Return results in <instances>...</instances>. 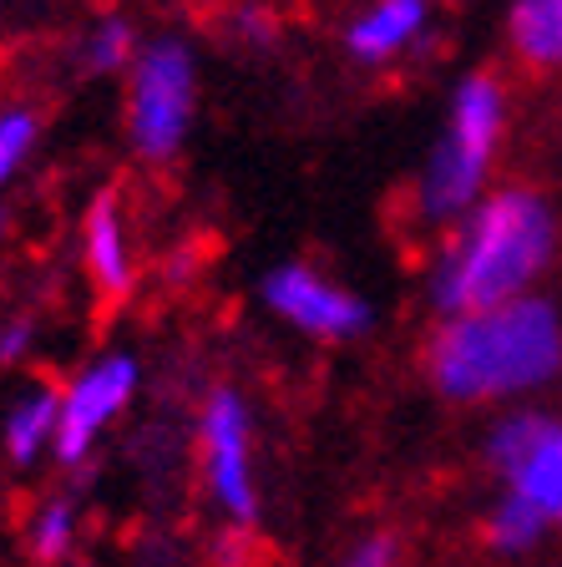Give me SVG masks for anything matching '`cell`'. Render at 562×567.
Here are the masks:
<instances>
[{
    "instance_id": "1",
    "label": "cell",
    "mask_w": 562,
    "mask_h": 567,
    "mask_svg": "<svg viewBox=\"0 0 562 567\" xmlns=\"http://www.w3.org/2000/svg\"><path fill=\"white\" fill-rule=\"evenodd\" d=\"M562 254V224L548 193L502 183L451 228L426 279V299L441 319L497 309L538 295Z\"/></svg>"
},
{
    "instance_id": "2",
    "label": "cell",
    "mask_w": 562,
    "mask_h": 567,
    "mask_svg": "<svg viewBox=\"0 0 562 567\" xmlns=\"http://www.w3.org/2000/svg\"><path fill=\"white\" fill-rule=\"evenodd\" d=\"M558 375L562 315L542 295L441 319L426 340V380L451 405L528 401Z\"/></svg>"
},
{
    "instance_id": "3",
    "label": "cell",
    "mask_w": 562,
    "mask_h": 567,
    "mask_svg": "<svg viewBox=\"0 0 562 567\" xmlns=\"http://www.w3.org/2000/svg\"><path fill=\"white\" fill-rule=\"evenodd\" d=\"M507 122H512V102L497 71H467L451 86L441 132L426 147L416 193H410V208L426 228H457L497 188L492 177L507 142Z\"/></svg>"
},
{
    "instance_id": "4",
    "label": "cell",
    "mask_w": 562,
    "mask_h": 567,
    "mask_svg": "<svg viewBox=\"0 0 562 567\" xmlns=\"http://www.w3.org/2000/svg\"><path fill=\"white\" fill-rule=\"evenodd\" d=\"M127 82V102H122V132L137 163L167 167L193 137L198 122V51L183 35L163 31L153 41H142Z\"/></svg>"
},
{
    "instance_id": "5",
    "label": "cell",
    "mask_w": 562,
    "mask_h": 567,
    "mask_svg": "<svg viewBox=\"0 0 562 567\" xmlns=\"http://www.w3.org/2000/svg\"><path fill=\"white\" fill-rule=\"evenodd\" d=\"M198 476L223 527H258V517H264L258 431L238 385H213L198 405Z\"/></svg>"
},
{
    "instance_id": "6",
    "label": "cell",
    "mask_w": 562,
    "mask_h": 567,
    "mask_svg": "<svg viewBox=\"0 0 562 567\" xmlns=\"http://www.w3.org/2000/svg\"><path fill=\"white\" fill-rule=\"evenodd\" d=\"M258 305L279 319L284 330L305 334L319 344H350L375 330V305L355 289H345L335 274H325L309 259H284L264 269Z\"/></svg>"
},
{
    "instance_id": "7",
    "label": "cell",
    "mask_w": 562,
    "mask_h": 567,
    "mask_svg": "<svg viewBox=\"0 0 562 567\" xmlns=\"http://www.w3.org/2000/svg\"><path fill=\"white\" fill-rule=\"evenodd\" d=\"M137 390H142V360L132 350H102L71 380H61V431H57L61 472H82L96 456L106 431L132 411Z\"/></svg>"
},
{
    "instance_id": "8",
    "label": "cell",
    "mask_w": 562,
    "mask_h": 567,
    "mask_svg": "<svg viewBox=\"0 0 562 567\" xmlns=\"http://www.w3.org/2000/svg\"><path fill=\"white\" fill-rule=\"evenodd\" d=\"M487 466L502 492L532 502L552 527H562V415L532 405L497 415L487 431Z\"/></svg>"
},
{
    "instance_id": "9",
    "label": "cell",
    "mask_w": 562,
    "mask_h": 567,
    "mask_svg": "<svg viewBox=\"0 0 562 567\" xmlns=\"http://www.w3.org/2000/svg\"><path fill=\"white\" fill-rule=\"evenodd\" d=\"M431 6L426 0H365L345 21V56L365 71H390L426 47Z\"/></svg>"
},
{
    "instance_id": "10",
    "label": "cell",
    "mask_w": 562,
    "mask_h": 567,
    "mask_svg": "<svg viewBox=\"0 0 562 567\" xmlns=\"http://www.w3.org/2000/svg\"><path fill=\"white\" fill-rule=\"evenodd\" d=\"M82 269L96 299H127L137 289V254H132L127 208L117 193H96L82 213Z\"/></svg>"
},
{
    "instance_id": "11",
    "label": "cell",
    "mask_w": 562,
    "mask_h": 567,
    "mask_svg": "<svg viewBox=\"0 0 562 567\" xmlns=\"http://www.w3.org/2000/svg\"><path fill=\"white\" fill-rule=\"evenodd\" d=\"M57 431H61V385L35 380L6 405L0 421V456L16 472H35L41 461H57Z\"/></svg>"
},
{
    "instance_id": "12",
    "label": "cell",
    "mask_w": 562,
    "mask_h": 567,
    "mask_svg": "<svg viewBox=\"0 0 562 567\" xmlns=\"http://www.w3.org/2000/svg\"><path fill=\"white\" fill-rule=\"evenodd\" d=\"M507 41L528 71H562V0H512Z\"/></svg>"
},
{
    "instance_id": "13",
    "label": "cell",
    "mask_w": 562,
    "mask_h": 567,
    "mask_svg": "<svg viewBox=\"0 0 562 567\" xmlns=\"http://www.w3.org/2000/svg\"><path fill=\"white\" fill-rule=\"evenodd\" d=\"M82 537V502L71 492H57L47 502H35L31 522H25V553L41 567H61Z\"/></svg>"
},
{
    "instance_id": "14",
    "label": "cell",
    "mask_w": 562,
    "mask_h": 567,
    "mask_svg": "<svg viewBox=\"0 0 562 567\" xmlns=\"http://www.w3.org/2000/svg\"><path fill=\"white\" fill-rule=\"evenodd\" d=\"M137 51H142L137 25L117 11L96 16V21L82 31V41H76V56H82L86 76H127L132 61H137Z\"/></svg>"
},
{
    "instance_id": "15",
    "label": "cell",
    "mask_w": 562,
    "mask_h": 567,
    "mask_svg": "<svg viewBox=\"0 0 562 567\" xmlns=\"http://www.w3.org/2000/svg\"><path fill=\"white\" fill-rule=\"evenodd\" d=\"M548 532H552V522L542 517L532 502H522V496H512V492L497 496L492 512H487V522H481V537H487V547H492L497 557L538 553Z\"/></svg>"
},
{
    "instance_id": "16",
    "label": "cell",
    "mask_w": 562,
    "mask_h": 567,
    "mask_svg": "<svg viewBox=\"0 0 562 567\" xmlns=\"http://www.w3.org/2000/svg\"><path fill=\"white\" fill-rule=\"evenodd\" d=\"M41 147V112L35 106H0V188H11Z\"/></svg>"
},
{
    "instance_id": "17",
    "label": "cell",
    "mask_w": 562,
    "mask_h": 567,
    "mask_svg": "<svg viewBox=\"0 0 562 567\" xmlns=\"http://www.w3.org/2000/svg\"><path fill=\"white\" fill-rule=\"evenodd\" d=\"M228 35H234L238 47H248V51H269L274 41H279V21H274V11H264V6L244 0V6L228 11Z\"/></svg>"
},
{
    "instance_id": "18",
    "label": "cell",
    "mask_w": 562,
    "mask_h": 567,
    "mask_svg": "<svg viewBox=\"0 0 562 567\" xmlns=\"http://www.w3.org/2000/svg\"><path fill=\"white\" fill-rule=\"evenodd\" d=\"M340 567H400V543L390 532H365L355 547L340 557Z\"/></svg>"
},
{
    "instance_id": "19",
    "label": "cell",
    "mask_w": 562,
    "mask_h": 567,
    "mask_svg": "<svg viewBox=\"0 0 562 567\" xmlns=\"http://www.w3.org/2000/svg\"><path fill=\"white\" fill-rule=\"evenodd\" d=\"M31 354H35V319H25V315L0 319V365L16 370V365H25Z\"/></svg>"
},
{
    "instance_id": "20",
    "label": "cell",
    "mask_w": 562,
    "mask_h": 567,
    "mask_svg": "<svg viewBox=\"0 0 562 567\" xmlns=\"http://www.w3.org/2000/svg\"><path fill=\"white\" fill-rule=\"evenodd\" d=\"M0 234H6V213H0Z\"/></svg>"
},
{
    "instance_id": "21",
    "label": "cell",
    "mask_w": 562,
    "mask_h": 567,
    "mask_svg": "<svg viewBox=\"0 0 562 567\" xmlns=\"http://www.w3.org/2000/svg\"><path fill=\"white\" fill-rule=\"evenodd\" d=\"M426 6H431V0H426Z\"/></svg>"
}]
</instances>
